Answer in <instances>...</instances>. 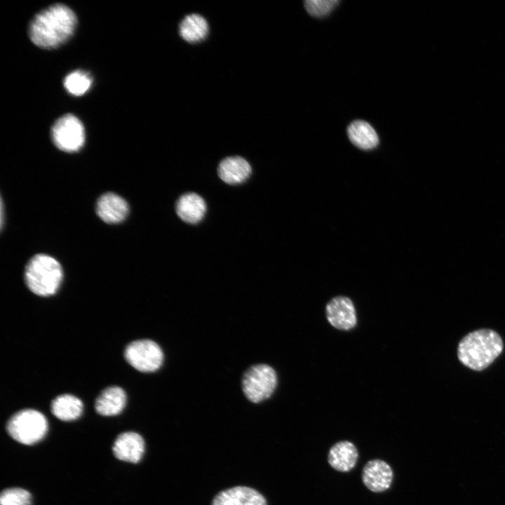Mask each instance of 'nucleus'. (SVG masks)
Listing matches in <instances>:
<instances>
[{"label": "nucleus", "mask_w": 505, "mask_h": 505, "mask_svg": "<svg viewBox=\"0 0 505 505\" xmlns=\"http://www.w3.org/2000/svg\"><path fill=\"white\" fill-rule=\"evenodd\" d=\"M31 501L30 493L20 487L6 489L0 496L1 505H30Z\"/></svg>", "instance_id": "obj_21"}, {"label": "nucleus", "mask_w": 505, "mask_h": 505, "mask_svg": "<svg viewBox=\"0 0 505 505\" xmlns=\"http://www.w3.org/2000/svg\"><path fill=\"white\" fill-rule=\"evenodd\" d=\"M358 452L356 445L348 440L335 443L329 450L328 462L335 470L349 472L356 466Z\"/></svg>", "instance_id": "obj_13"}, {"label": "nucleus", "mask_w": 505, "mask_h": 505, "mask_svg": "<svg viewBox=\"0 0 505 505\" xmlns=\"http://www.w3.org/2000/svg\"><path fill=\"white\" fill-rule=\"evenodd\" d=\"M95 210L98 217L108 224L123 222L129 212L127 201L116 194L107 192L97 199Z\"/></svg>", "instance_id": "obj_10"}, {"label": "nucleus", "mask_w": 505, "mask_h": 505, "mask_svg": "<svg viewBox=\"0 0 505 505\" xmlns=\"http://www.w3.org/2000/svg\"><path fill=\"white\" fill-rule=\"evenodd\" d=\"M212 505H267L264 497L257 490L238 486L217 494Z\"/></svg>", "instance_id": "obj_12"}, {"label": "nucleus", "mask_w": 505, "mask_h": 505, "mask_svg": "<svg viewBox=\"0 0 505 505\" xmlns=\"http://www.w3.org/2000/svg\"><path fill=\"white\" fill-rule=\"evenodd\" d=\"M179 32L181 37L187 42L195 43L206 38L208 32V25L206 19L198 14L187 15L180 22Z\"/></svg>", "instance_id": "obj_19"}, {"label": "nucleus", "mask_w": 505, "mask_h": 505, "mask_svg": "<svg viewBox=\"0 0 505 505\" xmlns=\"http://www.w3.org/2000/svg\"><path fill=\"white\" fill-rule=\"evenodd\" d=\"M126 361L135 369L142 372H152L162 365L163 353L155 342L144 339L129 343L124 350Z\"/></svg>", "instance_id": "obj_6"}, {"label": "nucleus", "mask_w": 505, "mask_h": 505, "mask_svg": "<svg viewBox=\"0 0 505 505\" xmlns=\"http://www.w3.org/2000/svg\"><path fill=\"white\" fill-rule=\"evenodd\" d=\"M203 198L195 193H187L180 197L176 203V212L180 218L189 224H196L206 213Z\"/></svg>", "instance_id": "obj_16"}, {"label": "nucleus", "mask_w": 505, "mask_h": 505, "mask_svg": "<svg viewBox=\"0 0 505 505\" xmlns=\"http://www.w3.org/2000/svg\"><path fill=\"white\" fill-rule=\"evenodd\" d=\"M64 86L71 95L80 96L85 94L90 88L92 77L81 70H76L69 74L64 79Z\"/></svg>", "instance_id": "obj_20"}, {"label": "nucleus", "mask_w": 505, "mask_h": 505, "mask_svg": "<svg viewBox=\"0 0 505 505\" xmlns=\"http://www.w3.org/2000/svg\"><path fill=\"white\" fill-rule=\"evenodd\" d=\"M3 208H4V206H3V201H2V200H1V229H2L3 225H4V222H3V220H4V217H3V214H4Z\"/></svg>", "instance_id": "obj_23"}, {"label": "nucleus", "mask_w": 505, "mask_h": 505, "mask_svg": "<svg viewBox=\"0 0 505 505\" xmlns=\"http://www.w3.org/2000/svg\"><path fill=\"white\" fill-rule=\"evenodd\" d=\"M276 384V373L267 364H257L250 367L242 378L243 391L252 403H260L269 398Z\"/></svg>", "instance_id": "obj_5"}, {"label": "nucleus", "mask_w": 505, "mask_h": 505, "mask_svg": "<svg viewBox=\"0 0 505 505\" xmlns=\"http://www.w3.org/2000/svg\"><path fill=\"white\" fill-rule=\"evenodd\" d=\"M51 412L55 417L62 421H73L82 414L83 405L82 401L72 394H62L57 396L51 403Z\"/></svg>", "instance_id": "obj_17"}, {"label": "nucleus", "mask_w": 505, "mask_h": 505, "mask_svg": "<svg viewBox=\"0 0 505 505\" xmlns=\"http://www.w3.org/2000/svg\"><path fill=\"white\" fill-rule=\"evenodd\" d=\"M112 449L117 459L137 463L144 452V441L140 434L133 431H127L116 438Z\"/></svg>", "instance_id": "obj_11"}, {"label": "nucleus", "mask_w": 505, "mask_h": 505, "mask_svg": "<svg viewBox=\"0 0 505 505\" xmlns=\"http://www.w3.org/2000/svg\"><path fill=\"white\" fill-rule=\"evenodd\" d=\"M347 133L351 143L361 149H372L379 143L377 133L366 121L357 120L352 122L348 127Z\"/></svg>", "instance_id": "obj_18"}, {"label": "nucleus", "mask_w": 505, "mask_h": 505, "mask_svg": "<svg viewBox=\"0 0 505 505\" xmlns=\"http://www.w3.org/2000/svg\"><path fill=\"white\" fill-rule=\"evenodd\" d=\"M126 403V395L124 390L116 386L105 389L97 396L95 408L96 412L103 416H114L122 412Z\"/></svg>", "instance_id": "obj_15"}, {"label": "nucleus", "mask_w": 505, "mask_h": 505, "mask_svg": "<svg viewBox=\"0 0 505 505\" xmlns=\"http://www.w3.org/2000/svg\"><path fill=\"white\" fill-rule=\"evenodd\" d=\"M8 434L16 441L33 445L43 438L48 431L46 417L39 411L25 409L15 413L6 425Z\"/></svg>", "instance_id": "obj_4"}, {"label": "nucleus", "mask_w": 505, "mask_h": 505, "mask_svg": "<svg viewBox=\"0 0 505 505\" xmlns=\"http://www.w3.org/2000/svg\"><path fill=\"white\" fill-rule=\"evenodd\" d=\"M252 168L249 163L240 156L224 159L218 166V175L229 184H238L245 182L250 175Z\"/></svg>", "instance_id": "obj_14"}, {"label": "nucleus", "mask_w": 505, "mask_h": 505, "mask_svg": "<svg viewBox=\"0 0 505 505\" xmlns=\"http://www.w3.org/2000/svg\"><path fill=\"white\" fill-rule=\"evenodd\" d=\"M76 23V16L68 6L55 4L35 15L29 25V36L40 48H55L72 36Z\"/></svg>", "instance_id": "obj_1"}, {"label": "nucleus", "mask_w": 505, "mask_h": 505, "mask_svg": "<svg viewBox=\"0 0 505 505\" xmlns=\"http://www.w3.org/2000/svg\"><path fill=\"white\" fill-rule=\"evenodd\" d=\"M55 145L66 152L79 151L85 142V130L81 121L73 114H65L58 119L51 129Z\"/></svg>", "instance_id": "obj_7"}, {"label": "nucleus", "mask_w": 505, "mask_h": 505, "mask_svg": "<svg viewBox=\"0 0 505 505\" xmlns=\"http://www.w3.org/2000/svg\"><path fill=\"white\" fill-rule=\"evenodd\" d=\"M502 349V340L495 331L481 329L470 332L461 340L457 354L466 367L482 370L494 361Z\"/></svg>", "instance_id": "obj_2"}, {"label": "nucleus", "mask_w": 505, "mask_h": 505, "mask_svg": "<svg viewBox=\"0 0 505 505\" xmlns=\"http://www.w3.org/2000/svg\"><path fill=\"white\" fill-rule=\"evenodd\" d=\"M329 323L339 330H348L356 324V311L351 300L346 297L332 299L326 306Z\"/></svg>", "instance_id": "obj_9"}, {"label": "nucleus", "mask_w": 505, "mask_h": 505, "mask_svg": "<svg viewBox=\"0 0 505 505\" xmlns=\"http://www.w3.org/2000/svg\"><path fill=\"white\" fill-rule=\"evenodd\" d=\"M393 478V472L391 467L382 459L370 460L362 469V482L373 492H382L388 490Z\"/></svg>", "instance_id": "obj_8"}, {"label": "nucleus", "mask_w": 505, "mask_h": 505, "mask_svg": "<svg viewBox=\"0 0 505 505\" xmlns=\"http://www.w3.org/2000/svg\"><path fill=\"white\" fill-rule=\"evenodd\" d=\"M63 278L62 268L54 257L37 254L28 262L25 269V281L34 294L48 297L56 293Z\"/></svg>", "instance_id": "obj_3"}, {"label": "nucleus", "mask_w": 505, "mask_h": 505, "mask_svg": "<svg viewBox=\"0 0 505 505\" xmlns=\"http://www.w3.org/2000/svg\"><path fill=\"white\" fill-rule=\"evenodd\" d=\"M338 3L337 0H307L304 2L308 13L314 17L327 15Z\"/></svg>", "instance_id": "obj_22"}]
</instances>
